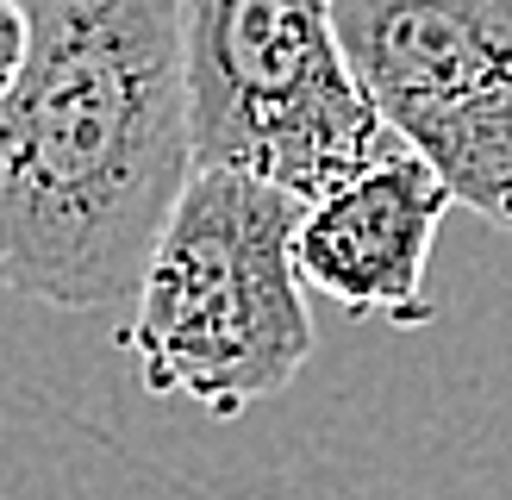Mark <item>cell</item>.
<instances>
[{"mask_svg":"<svg viewBox=\"0 0 512 500\" xmlns=\"http://www.w3.org/2000/svg\"><path fill=\"white\" fill-rule=\"evenodd\" d=\"M450 207L456 200L444 175L400 144L394 157L356 169L350 182L300 207L294 269L306 288H319L356 319L431 325L438 307L425 300V263Z\"/></svg>","mask_w":512,"mask_h":500,"instance_id":"obj_5","label":"cell"},{"mask_svg":"<svg viewBox=\"0 0 512 500\" xmlns=\"http://www.w3.org/2000/svg\"><path fill=\"white\" fill-rule=\"evenodd\" d=\"M344 57L456 207L512 225V0H331Z\"/></svg>","mask_w":512,"mask_h":500,"instance_id":"obj_4","label":"cell"},{"mask_svg":"<svg viewBox=\"0 0 512 500\" xmlns=\"http://www.w3.org/2000/svg\"><path fill=\"white\" fill-rule=\"evenodd\" d=\"M300 207L288 188L238 169H194L144 257L125 319V357L157 400L238 419L313 357V313L294 269Z\"/></svg>","mask_w":512,"mask_h":500,"instance_id":"obj_2","label":"cell"},{"mask_svg":"<svg viewBox=\"0 0 512 500\" xmlns=\"http://www.w3.org/2000/svg\"><path fill=\"white\" fill-rule=\"evenodd\" d=\"M0 94V288L63 313L132 300L194 175L182 0H19Z\"/></svg>","mask_w":512,"mask_h":500,"instance_id":"obj_1","label":"cell"},{"mask_svg":"<svg viewBox=\"0 0 512 500\" xmlns=\"http://www.w3.org/2000/svg\"><path fill=\"white\" fill-rule=\"evenodd\" d=\"M182 88L194 169H238L294 200L400 150L344 57L331 0H182Z\"/></svg>","mask_w":512,"mask_h":500,"instance_id":"obj_3","label":"cell"},{"mask_svg":"<svg viewBox=\"0 0 512 500\" xmlns=\"http://www.w3.org/2000/svg\"><path fill=\"white\" fill-rule=\"evenodd\" d=\"M25 63V7L19 0H0V94Z\"/></svg>","mask_w":512,"mask_h":500,"instance_id":"obj_6","label":"cell"}]
</instances>
